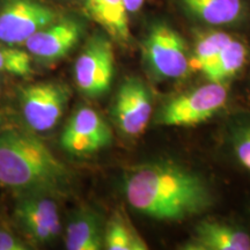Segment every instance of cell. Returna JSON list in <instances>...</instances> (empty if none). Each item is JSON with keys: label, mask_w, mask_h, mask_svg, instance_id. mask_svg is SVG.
<instances>
[{"label": "cell", "mask_w": 250, "mask_h": 250, "mask_svg": "<svg viewBox=\"0 0 250 250\" xmlns=\"http://www.w3.org/2000/svg\"><path fill=\"white\" fill-rule=\"evenodd\" d=\"M124 193L136 211L156 220L181 221L213 204L204 177L171 161L137 166L125 174Z\"/></svg>", "instance_id": "6da1fadb"}, {"label": "cell", "mask_w": 250, "mask_h": 250, "mask_svg": "<svg viewBox=\"0 0 250 250\" xmlns=\"http://www.w3.org/2000/svg\"><path fill=\"white\" fill-rule=\"evenodd\" d=\"M70 171L42 140L19 130L0 133V183L24 193L55 195Z\"/></svg>", "instance_id": "7a4b0ae2"}, {"label": "cell", "mask_w": 250, "mask_h": 250, "mask_svg": "<svg viewBox=\"0 0 250 250\" xmlns=\"http://www.w3.org/2000/svg\"><path fill=\"white\" fill-rule=\"evenodd\" d=\"M224 83H210L166 101L155 117L162 126H196L218 114L227 103Z\"/></svg>", "instance_id": "3957f363"}, {"label": "cell", "mask_w": 250, "mask_h": 250, "mask_svg": "<svg viewBox=\"0 0 250 250\" xmlns=\"http://www.w3.org/2000/svg\"><path fill=\"white\" fill-rule=\"evenodd\" d=\"M144 61L159 80H179L190 70V56L182 36L166 23H155L143 43Z\"/></svg>", "instance_id": "277c9868"}, {"label": "cell", "mask_w": 250, "mask_h": 250, "mask_svg": "<svg viewBox=\"0 0 250 250\" xmlns=\"http://www.w3.org/2000/svg\"><path fill=\"white\" fill-rule=\"evenodd\" d=\"M115 73V54L111 41L95 35L87 41L77 58L74 79L78 89L89 99H98L110 89Z\"/></svg>", "instance_id": "5b68a950"}, {"label": "cell", "mask_w": 250, "mask_h": 250, "mask_svg": "<svg viewBox=\"0 0 250 250\" xmlns=\"http://www.w3.org/2000/svg\"><path fill=\"white\" fill-rule=\"evenodd\" d=\"M68 98L67 87L57 83H41L24 87L20 95L24 123L37 132L54 129L66 109Z\"/></svg>", "instance_id": "8992f818"}, {"label": "cell", "mask_w": 250, "mask_h": 250, "mask_svg": "<svg viewBox=\"0 0 250 250\" xmlns=\"http://www.w3.org/2000/svg\"><path fill=\"white\" fill-rule=\"evenodd\" d=\"M153 114L151 90L139 78H127L118 88L111 108L112 121L125 136L137 138L145 132Z\"/></svg>", "instance_id": "52a82bcc"}, {"label": "cell", "mask_w": 250, "mask_h": 250, "mask_svg": "<svg viewBox=\"0 0 250 250\" xmlns=\"http://www.w3.org/2000/svg\"><path fill=\"white\" fill-rule=\"evenodd\" d=\"M112 142L109 124L98 111L80 107L68 120L61 137L62 147L73 156H87L108 147Z\"/></svg>", "instance_id": "ba28073f"}, {"label": "cell", "mask_w": 250, "mask_h": 250, "mask_svg": "<svg viewBox=\"0 0 250 250\" xmlns=\"http://www.w3.org/2000/svg\"><path fill=\"white\" fill-rule=\"evenodd\" d=\"M56 20L57 14L48 6L34 0H9L0 11V41L8 45L26 43Z\"/></svg>", "instance_id": "9c48e42d"}, {"label": "cell", "mask_w": 250, "mask_h": 250, "mask_svg": "<svg viewBox=\"0 0 250 250\" xmlns=\"http://www.w3.org/2000/svg\"><path fill=\"white\" fill-rule=\"evenodd\" d=\"M15 218L33 242L48 243L61 234L58 206L48 193L20 195L15 206Z\"/></svg>", "instance_id": "30bf717a"}, {"label": "cell", "mask_w": 250, "mask_h": 250, "mask_svg": "<svg viewBox=\"0 0 250 250\" xmlns=\"http://www.w3.org/2000/svg\"><path fill=\"white\" fill-rule=\"evenodd\" d=\"M80 24L74 20L56 21L36 31L26 41L28 52L43 62H56L65 57L78 44Z\"/></svg>", "instance_id": "8fae6325"}, {"label": "cell", "mask_w": 250, "mask_h": 250, "mask_svg": "<svg viewBox=\"0 0 250 250\" xmlns=\"http://www.w3.org/2000/svg\"><path fill=\"white\" fill-rule=\"evenodd\" d=\"M184 250H250V235L235 225L220 220H202L190 239L181 247Z\"/></svg>", "instance_id": "7c38bea8"}, {"label": "cell", "mask_w": 250, "mask_h": 250, "mask_svg": "<svg viewBox=\"0 0 250 250\" xmlns=\"http://www.w3.org/2000/svg\"><path fill=\"white\" fill-rule=\"evenodd\" d=\"M86 13L109 37L121 44L130 41L127 11L123 0H83Z\"/></svg>", "instance_id": "4fadbf2b"}, {"label": "cell", "mask_w": 250, "mask_h": 250, "mask_svg": "<svg viewBox=\"0 0 250 250\" xmlns=\"http://www.w3.org/2000/svg\"><path fill=\"white\" fill-rule=\"evenodd\" d=\"M101 219L93 211L83 210L72 217L66 229L68 250H99L103 248Z\"/></svg>", "instance_id": "5bb4252c"}, {"label": "cell", "mask_w": 250, "mask_h": 250, "mask_svg": "<svg viewBox=\"0 0 250 250\" xmlns=\"http://www.w3.org/2000/svg\"><path fill=\"white\" fill-rule=\"evenodd\" d=\"M188 12L212 26L237 22L245 13L242 0H181Z\"/></svg>", "instance_id": "9a60e30c"}, {"label": "cell", "mask_w": 250, "mask_h": 250, "mask_svg": "<svg viewBox=\"0 0 250 250\" xmlns=\"http://www.w3.org/2000/svg\"><path fill=\"white\" fill-rule=\"evenodd\" d=\"M247 58L248 49L245 43L233 39L202 73L210 83H225L242 70Z\"/></svg>", "instance_id": "2e32d148"}, {"label": "cell", "mask_w": 250, "mask_h": 250, "mask_svg": "<svg viewBox=\"0 0 250 250\" xmlns=\"http://www.w3.org/2000/svg\"><path fill=\"white\" fill-rule=\"evenodd\" d=\"M103 248L108 250H146L148 246L134 229L126 214L122 210H117L105 225Z\"/></svg>", "instance_id": "e0dca14e"}, {"label": "cell", "mask_w": 250, "mask_h": 250, "mask_svg": "<svg viewBox=\"0 0 250 250\" xmlns=\"http://www.w3.org/2000/svg\"><path fill=\"white\" fill-rule=\"evenodd\" d=\"M234 39L224 31H208L197 40L192 56H190V68L203 71L220 54L221 50Z\"/></svg>", "instance_id": "ac0fdd59"}, {"label": "cell", "mask_w": 250, "mask_h": 250, "mask_svg": "<svg viewBox=\"0 0 250 250\" xmlns=\"http://www.w3.org/2000/svg\"><path fill=\"white\" fill-rule=\"evenodd\" d=\"M33 71L29 52L17 48L0 45V72L26 77Z\"/></svg>", "instance_id": "d6986e66"}, {"label": "cell", "mask_w": 250, "mask_h": 250, "mask_svg": "<svg viewBox=\"0 0 250 250\" xmlns=\"http://www.w3.org/2000/svg\"><path fill=\"white\" fill-rule=\"evenodd\" d=\"M232 147L239 164L250 171V117L237 124L233 130Z\"/></svg>", "instance_id": "ffe728a7"}, {"label": "cell", "mask_w": 250, "mask_h": 250, "mask_svg": "<svg viewBox=\"0 0 250 250\" xmlns=\"http://www.w3.org/2000/svg\"><path fill=\"white\" fill-rule=\"evenodd\" d=\"M28 246L13 233L0 229V250H27Z\"/></svg>", "instance_id": "44dd1931"}, {"label": "cell", "mask_w": 250, "mask_h": 250, "mask_svg": "<svg viewBox=\"0 0 250 250\" xmlns=\"http://www.w3.org/2000/svg\"><path fill=\"white\" fill-rule=\"evenodd\" d=\"M127 13H137L143 7L144 0H123Z\"/></svg>", "instance_id": "7402d4cb"}]
</instances>
